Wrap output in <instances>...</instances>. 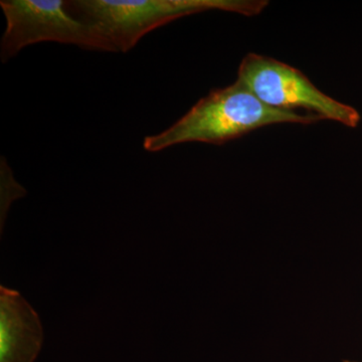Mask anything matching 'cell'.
Segmentation results:
<instances>
[{"instance_id": "5", "label": "cell", "mask_w": 362, "mask_h": 362, "mask_svg": "<svg viewBox=\"0 0 362 362\" xmlns=\"http://www.w3.org/2000/svg\"><path fill=\"white\" fill-rule=\"evenodd\" d=\"M42 342L37 312L20 293L0 286V362H35Z\"/></svg>"}, {"instance_id": "4", "label": "cell", "mask_w": 362, "mask_h": 362, "mask_svg": "<svg viewBox=\"0 0 362 362\" xmlns=\"http://www.w3.org/2000/svg\"><path fill=\"white\" fill-rule=\"evenodd\" d=\"M238 80L271 108L303 110L350 128L361 122L356 108L328 96L302 71L270 57L247 54L240 62Z\"/></svg>"}, {"instance_id": "1", "label": "cell", "mask_w": 362, "mask_h": 362, "mask_svg": "<svg viewBox=\"0 0 362 362\" xmlns=\"http://www.w3.org/2000/svg\"><path fill=\"white\" fill-rule=\"evenodd\" d=\"M319 121L322 119L314 114L267 106L237 78L228 87L211 90L168 129L145 137L143 148L159 152L183 143L221 145L275 124L310 125Z\"/></svg>"}, {"instance_id": "3", "label": "cell", "mask_w": 362, "mask_h": 362, "mask_svg": "<svg viewBox=\"0 0 362 362\" xmlns=\"http://www.w3.org/2000/svg\"><path fill=\"white\" fill-rule=\"evenodd\" d=\"M6 21L0 42L4 63L21 49L42 42L74 45L90 51L117 52L110 40L96 26L71 13L63 0H1Z\"/></svg>"}, {"instance_id": "6", "label": "cell", "mask_w": 362, "mask_h": 362, "mask_svg": "<svg viewBox=\"0 0 362 362\" xmlns=\"http://www.w3.org/2000/svg\"><path fill=\"white\" fill-rule=\"evenodd\" d=\"M343 362H362V361H343Z\"/></svg>"}, {"instance_id": "2", "label": "cell", "mask_w": 362, "mask_h": 362, "mask_svg": "<svg viewBox=\"0 0 362 362\" xmlns=\"http://www.w3.org/2000/svg\"><path fill=\"white\" fill-rule=\"evenodd\" d=\"M268 4L266 0H77L68 7L99 28L117 52H127L147 33L178 18L209 11L254 16Z\"/></svg>"}]
</instances>
